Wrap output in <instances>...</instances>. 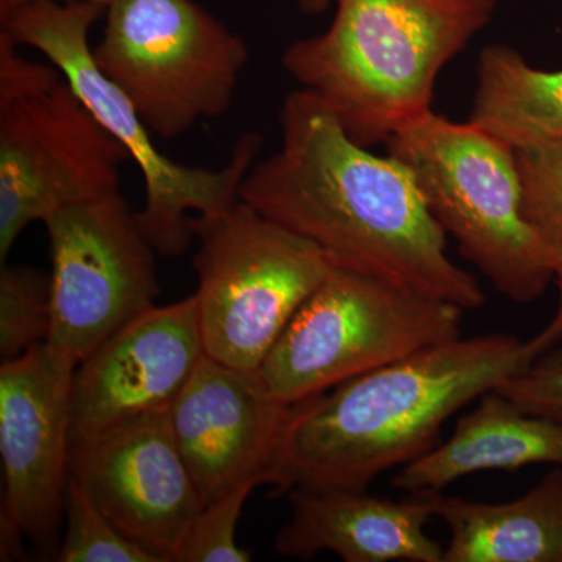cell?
<instances>
[{
	"mask_svg": "<svg viewBox=\"0 0 562 562\" xmlns=\"http://www.w3.org/2000/svg\"><path fill=\"white\" fill-rule=\"evenodd\" d=\"M281 143L239 190L251 209L308 239L333 266L416 294L482 308L479 281L447 254V235L408 168L355 143L308 90L281 105Z\"/></svg>",
	"mask_w": 562,
	"mask_h": 562,
	"instance_id": "1",
	"label": "cell"
},
{
	"mask_svg": "<svg viewBox=\"0 0 562 562\" xmlns=\"http://www.w3.org/2000/svg\"><path fill=\"white\" fill-rule=\"evenodd\" d=\"M562 341V292L550 324L516 336L457 338L416 351L292 406L265 482L369 491L441 442L442 425L468 403L530 368Z\"/></svg>",
	"mask_w": 562,
	"mask_h": 562,
	"instance_id": "2",
	"label": "cell"
},
{
	"mask_svg": "<svg viewBox=\"0 0 562 562\" xmlns=\"http://www.w3.org/2000/svg\"><path fill=\"white\" fill-rule=\"evenodd\" d=\"M330 27L294 41L281 66L362 147L427 113L441 70L490 24L497 0H335Z\"/></svg>",
	"mask_w": 562,
	"mask_h": 562,
	"instance_id": "3",
	"label": "cell"
},
{
	"mask_svg": "<svg viewBox=\"0 0 562 562\" xmlns=\"http://www.w3.org/2000/svg\"><path fill=\"white\" fill-rule=\"evenodd\" d=\"M386 147L413 173L439 227L503 297L527 305L546 294L554 281L549 244L525 216L516 150L432 110L401 125Z\"/></svg>",
	"mask_w": 562,
	"mask_h": 562,
	"instance_id": "4",
	"label": "cell"
},
{
	"mask_svg": "<svg viewBox=\"0 0 562 562\" xmlns=\"http://www.w3.org/2000/svg\"><path fill=\"white\" fill-rule=\"evenodd\" d=\"M103 14L105 5L88 0H32L0 13V31L43 54L125 147L144 181V206L136 213L140 231L160 257H180L191 244V213H220L239 201L262 138L244 133L220 171L179 165L161 154L135 106L92 58L90 31Z\"/></svg>",
	"mask_w": 562,
	"mask_h": 562,
	"instance_id": "5",
	"label": "cell"
},
{
	"mask_svg": "<svg viewBox=\"0 0 562 562\" xmlns=\"http://www.w3.org/2000/svg\"><path fill=\"white\" fill-rule=\"evenodd\" d=\"M92 58L151 135L172 140L231 110L250 52L194 0H111Z\"/></svg>",
	"mask_w": 562,
	"mask_h": 562,
	"instance_id": "6",
	"label": "cell"
},
{
	"mask_svg": "<svg viewBox=\"0 0 562 562\" xmlns=\"http://www.w3.org/2000/svg\"><path fill=\"white\" fill-rule=\"evenodd\" d=\"M192 260L205 353L257 371L294 314L335 268L312 241L239 199L227 210L191 217Z\"/></svg>",
	"mask_w": 562,
	"mask_h": 562,
	"instance_id": "7",
	"label": "cell"
},
{
	"mask_svg": "<svg viewBox=\"0 0 562 562\" xmlns=\"http://www.w3.org/2000/svg\"><path fill=\"white\" fill-rule=\"evenodd\" d=\"M464 310L333 268L294 314L260 369L277 401L295 405L452 339Z\"/></svg>",
	"mask_w": 562,
	"mask_h": 562,
	"instance_id": "8",
	"label": "cell"
},
{
	"mask_svg": "<svg viewBox=\"0 0 562 562\" xmlns=\"http://www.w3.org/2000/svg\"><path fill=\"white\" fill-rule=\"evenodd\" d=\"M47 342L79 364L160 297L154 247L121 191L55 211Z\"/></svg>",
	"mask_w": 562,
	"mask_h": 562,
	"instance_id": "9",
	"label": "cell"
},
{
	"mask_svg": "<svg viewBox=\"0 0 562 562\" xmlns=\"http://www.w3.org/2000/svg\"><path fill=\"white\" fill-rule=\"evenodd\" d=\"M131 155L65 79L0 106V262L33 222L121 191Z\"/></svg>",
	"mask_w": 562,
	"mask_h": 562,
	"instance_id": "10",
	"label": "cell"
},
{
	"mask_svg": "<svg viewBox=\"0 0 562 562\" xmlns=\"http://www.w3.org/2000/svg\"><path fill=\"white\" fill-rule=\"evenodd\" d=\"M77 362L49 342L0 366L3 468L2 561L22 557L27 539L49 550L66 509Z\"/></svg>",
	"mask_w": 562,
	"mask_h": 562,
	"instance_id": "11",
	"label": "cell"
},
{
	"mask_svg": "<svg viewBox=\"0 0 562 562\" xmlns=\"http://www.w3.org/2000/svg\"><path fill=\"white\" fill-rule=\"evenodd\" d=\"M70 475L122 535L166 562L205 506L177 446L169 406L74 443Z\"/></svg>",
	"mask_w": 562,
	"mask_h": 562,
	"instance_id": "12",
	"label": "cell"
},
{
	"mask_svg": "<svg viewBox=\"0 0 562 562\" xmlns=\"http://www.w3.org/2000/svg\"><path fill=\"white\" fill-rule=\"evenodd\" d=\"M292 406L273 397L258 369L205 353L169 405L177 446L205 505L243 484L261 486Z\"/></svg>",
	"mask_w": 562,
	"mask_h": 562,
	"instance_id": "13",
	"label": "cell"
},
{
	"mask_svg": "<svg viewBox=\"0 0 562 562\" xmlns=\"http://www.w3.org/2000/svg\"><path fill=\"white\" fill-rule=\"evenodd\" d=\"M203 357L194 294L140 313L77 364L72 446L120 422L168 408Z\"/></svg>",
	"mask_w": 562,
	"mask_h": 562,
	"instance_id": "14",
	"label": "cell"
},
{
	"mask_svg": "<svg viewBox=\"0 0 562 562\" xmlns=\"http://www.w3.org/2000/svg\"><path fill=\"white\" fill-rule=\"evenodd\" d=\"M291 517L280 528L281 557L313 560L331 552L346 562H443V547L427 535L435 516L427 492L401 502L368 491L292 487Z\"/></svg>",
	"mask_w": 562,
	"mask_h": 562,
	"instance_id": "15",
	"label": "cell"
},
{
	"mask_svg": "<svg viewBox=\"0 0 562 562\" xmlns=\"http://www.w3.org/2000/svg\"><path fill=\"white\" fill-rule=\"evenodd\" d=\"M531 464L562 468V425L490 391L461 417L446 442L402 465L392 486L406 494L441 492L472 473L514 472Z\"/></svg>",
	"mask_w": 562,
	"mask_h": 562,
	"instance_id": "16",
	"label": "cell"
},
{
	"mask_svg": "<svg viewBox=\"0 0 562 562\" xmlns=\"http://www.w3.org/2000/svg\"><path fill=\"white\" fill-rule=\"evenodd\" d=\"M427 494L450 531L443 562H562V468L512 502Z\"/></svg>",
	"mask_w": 562,
	"mask_h": 562,
	"instance_id": "17",
	"label": "cell"
},
{
	"mask_svg": "<svg viewBox=\"0 0 562 562\" xmlns=\"http://www.w3.org/2000/svg\"><path fill=\"white\" fill-rule=\"evenodd\" d=\"M514 150L562 140V69L542 70L505 44L480 52L469 121Z\"/></svg>",
	"mask_w": 562,
	"mask_h": 562,
	"instance_id": "18",
	"label": "cell"
},
{
	"mask_svg": "<svg viewBox=\"0 0 562 562\" xmlns=\"http://www.w3.org/2000/svg\"><path fill=\"white\" fill-rule=\"evenodd\" d=\"M52 324L50 273L3 262L0 269V357L14 360L47 342Z\"/></svg>",
	"mask_w": 562,
	"mask_h": 562,
	"instance_id": "19",
	"label": "cell"
},
{
	"mask_svg": "<svg viewBox=\"0 0 562 562\" xmlns=\"http://www.w3.org/2000/svg\"><path fill=\"white\" fill-rule=\"evenodd\" d=\"M66 527L58 562H166L160 554L122 535L87 487L70 475L65 509Z\"/></svg>",
	"mask_w": 562,
	"mask_h": 562,
	"instance_id": "20",
	"label": "cell"
},
{
	"mask_svg": "<svg viewBox=\"0 0 562 562\" xmlns=\"http://www.w3.org/2000/svg\"><path fill=\"white\" fill-rule=\"evenodd\" d=\"M257 487L246 483L203 506L181 541L176 562H249L251 554L236 542L244 503Z\"/></svg>",
	"mask_w": 562,
	"mask_h": 562,
	"instance_id": "21",
	"label": "cell"
},
{
	"mask_svg": "<svg viewBox=\"0 0 562 562\" xmlns=\"http://www.w3.org/2000/svg\"><path fill=\"white\" fill-rule=\"evenodd\" d=\"M524 188V211L539 231L562 222V140L539 149L516 150Z\"/></svg>",
	"mask_w": 562,
	"mask_h": 562,
	"instance_id": "22",
	"label": "cell"
},
{
	"mask_svg": "<svg viewBox=\"0 0 562 562\" xmlns=\"http://www.w3.org/2000/svg\"><path fill=\"white\" fill-rule=\"evenodd\" d=\"M494 391L512 398L524 412L562 425L561 347H553L530 368L505 380Z\"/></svg>",
	"mask_w": 562,
	"mask_h": 562,
	"instance_id": "23",
	"label": "cell"
},
{
	"mask_svg": "<svg viewBox=\"0 0 562 562\" xmlns=\"http://www.w3.org/2000/svg\"><path fill=\"white\" fill-rule=\"evenodd\" d=\"M18 49L13 36L0 31V106L50 90L65 79L52 63L31 61Z\"/></svg>",
	"mask_w": 562,
	"mask_h": 562,
	"instance_id": "24",
	"label": "cell"
},
{
	"mask_svg": "<svg viewBox=\"0 0 562 562\" xmlns=\"http://www.w3.org/2000/svg\"><path fill=\"white\" fill-rule=\"evenodd\" d=\"M542 235L549 244L550 260H552L554 281L562 292V222L543 228Z\"/></svg>",
	"mask_w": 562,
	"mask_h": 562,
	"instance_id": "25",
	"label": "cell"
},
{
	"mask_svg": "<svg viewBox=\"0 0 562 562\" xmlns=\"http://www.w3.org/2000/svg\"><path fill=\"white\" fill-rule=\"evenodd\" d=\"M331 3H335V0H299L302 13L308 14V16L325 13L330 9Z\"/></svg>",
	"mask_w": 562,
	"mask_h": 562,
	"instance_id": "26",
	"label": "cell"
},
{
	"mask_svg": "<svg viewBox=\"0 0 562 562\" xmlns=\"http://www.w3.org/2000/svg\"><path fill=\"white\" fill-rule=\"evenodd\" d=\"M25 2H32V0H13V2H11V5L9 7V9H11V7L20 5V3H25ZM88 2L102 3V5L106 7L111 2V0H88ZM9 9H7V10H9ZM7 10H3V11H7ZM3 11H0V13H3Z\"/></svg>",
	"mask_w": 562,
	"mask_h": 562,
	"instance_id": "27",
	"label": "cell"
},
{
	"mask_svg": "<svg viewBox=\"0 0 562 562\" xmlns=\"http://www.w3.org/2000/svg\"><path fill=\"white\" fill-rule=\"evenodd\" d=\"M13 0H0V11L9 9Z\"/></svg>",
	"mask_w": 562,
	"mask_h": 562,
	"instance_id": "28",
	"label": "cell"
}]
</instances>
